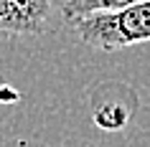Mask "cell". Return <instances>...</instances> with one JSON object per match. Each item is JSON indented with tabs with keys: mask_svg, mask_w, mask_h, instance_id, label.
Instances as JSON below:
<instances>
[{
	"mask_svg": "<svg viewBox=\"0 0 150 147\" xmlns=\"http://www.w3.org/2000/svg\"><path fill=\"white\" fill-rule=\"evenodd\" d=\"M87 46L99 51H120L150 41V0L135 3L122 10L89 15L69 25Z\"/></svg>",
	"mask_w": 150,
	"mask_h": 147,
	"instance_id": "1",
	"label": "cell"
},
{
	"mask_svg": "<svg viewBox=\"0 0 150 147\" xmlns=\"http://www.w3.org/2000/svg\"><path fill=\"white\" fill-rule=\"evenodd\" d=\"M135 107H137V96L122 81L99 84L92 94V119L104 132H120L130 122Z\"/></svg>",
	"mask_w": 150,
	"mask_h": 147,
	"instance_id": "2",
	"label": "cell"
},
{
	"mask_svg": "<svg viewBox=\"0 0 150 147\" xmlns=\"http://www.w3.org/2000/svg\"><path fill=\"white\" fill-rule=\"evenodd\" d=\"M54 0H0L3 33H43L54 18Z\"/></svg>",
	"mask_w": 150,
	"mask_h": 147,
	"instance_id": "3",
	"label": "cell"
},
{
	"mask_svg": "<svg viewBox=\"0 0 150 147\" xmlns=\"http://www.w3.org/2000/svg\"><path fill=\"white\" fill-rule=\"evenodd\" d=\"M135 3H145V0H54V8L59 10V15L66 25H74L81 18L122 10Z\"/></svg>",
	"mask_w": 150,
	"mask_h": 147,
	"instance_id": "4",
	"label": "cell"
}]
</instances>
